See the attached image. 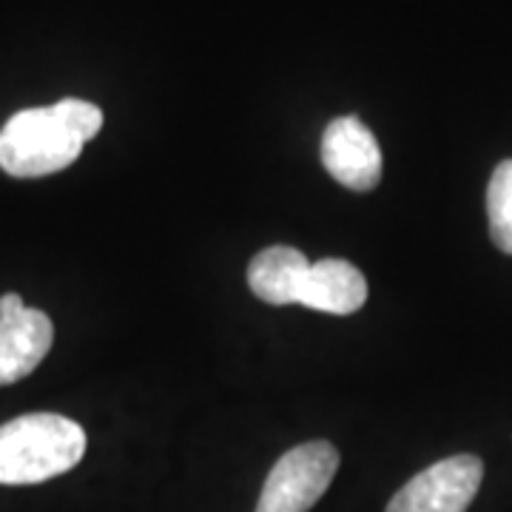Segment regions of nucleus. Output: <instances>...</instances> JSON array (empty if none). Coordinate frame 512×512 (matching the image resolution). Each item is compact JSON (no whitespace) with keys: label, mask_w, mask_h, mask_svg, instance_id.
<instances>
[{"label":"nucleus","mask_w":512,"mask_h":512,"mask_svg":"<svg viewBox=\"0 0 512 512\" xmlns=\"http://www.w3.org/2000/svg\"><path fill=\"white\" fill-rule=\"evenodd\" d=\"M86 453V433L57 413H26L0 424V484L23 487L63 476Z\"/></svg>","instance_id":"f257e3e1"},{"label":"nucleus","mask_w":512,"mask_h":512,"mask_svg":"<svg viewBox=\"0 0 512 512\" xmlns=\"http://www.w3.org/2000/svg\"><path fill=\"white\" fill-rule=\"evenodd\" d=\"M83 140L55 106L12 114L0 128V168L12 177L57 174L80 157Z\"/></svg>","instance_id":"f03ea898"},{"label":"nucleus","mask_w":512,"mask_h":512,"mask_svg":"<svg viewBox=\"0 0 512 512\" xmlns=\"http://www.w3.org/2000/svg\"><path fill=\"white\" fill-rule=\"evenodd\" d=\"M322 163L339 185L373 191L382 180V148L359 117H336L322 134Z\"/></svg>","instance_id":"39448f33"},{"label":"nucleus","mask_w":512,"mask_h":512,"mask_svg":"<svg viewBox=\"0 0 512 512\" xmlns=\"http://www.w3.org/2000/svg\"><path fill=\"white\" fill-rule=\"evenodd\" d=\"M308 271H311V262L302 251H296L291 245H274L251 259L248 285L268 305H293L299 302Z\"/></svg>","instance_id":"6e6552de"},{"label":"nucleus","mask_w":512,"mask_h":512,"mask_svg":"<svg viewBox=\"0 0 512 512\" xmlns=\"http://www.w3.org/2000/svg\"><path fill=\"white\" fill-rule=\"evenodd\" d=\"M487 220L495 248L512 256V160L495 165L487 185Z\"/></svg>","instance_id":"1a4fd4ad"},{"label":"nucleus","mask_w":512,"mask_h":512,"mask_svg":"<svg viewBox=\"0 0 512 512\" xmlns=\"http://www.w3.org/2000/svg\"><path fill=\"white\" fill-rule=\"evenodd\" d=\"M336 470L339 450L330 441L293 447L271 467L256 512H308L328 493Z\"/></svg>","instance_id":"7ed1b4c3"},{"label":"nucleus","mask_w":512,"mask_h":512,"mask_svg":"<svg viewBox=\"0 0 512 512\" xmlns=\"http://www.w3.org/2000/svg\"><path fill=\"white\" fill-rule=\"evenodd\" d=\"M367 302L365 274L350 265L348 259H319L311 262L305 285L299 293V305L311 311L350 316Z\"/></svg>","instance_id":"0eeeda50"},{"label":"nucleus","mask_w":512,"mask_h":512,"mask_svg":"<svg viewBox=\"0 0 512 512\" xmlns=\"http://www.w3.org/2000/svg\"><path fill=\"white\" fill-rule=\"evenodd\" d=\"M484 464L478 456H450L421 470L390 498L387 512H467L478 495Z\"/></svg>","instance_id":"20e7f679"},{"label":"nucleus","mask_w":512,"mask_h":512,"mask_svg":"<svg viewBox=\"0 0 512 512\" xmlns=\"http://www.w3.org/2000/svg\"><path fill=\"white\" fill-rule=\"evenodd\" d=\"M55 328L43 311L26 308L0 319V387L26 379L52 348Z\"/></svg>","instance_id":"423d86ee"},{"label":"nucleus","mask_w":512,"mask_h":512,"mask_svg":"<svg viewBox=\"0 0 512 512\" xmlns=\"http://www.w3.org/2000/svg\"><path fill=\"white\" fill-rule=\"evenodd\" d=\"M57 109H60V114L66 117V123L74 128V134H77L83 143H89L94 134L103 128V111L97 109L94 103H89V100L66 97V100L57 103Z\"/></svg>","instance_id":"9d476101"},{"label":"nucleus","mask_w":512,"mask_h":512,"mask_svg":"<svg viewBox=\"0 0 512 512\" xmlns=\"http://www.w3.org/2000/svg\"><path fill=\"white\" fill-rule=\"evenodd\" d=\"M20 311H26V305H23V299H20L18 293L0 296V319H3V316H15V313Z\"/></svg>","instance_id":"9b49d317"}]
</instances>
